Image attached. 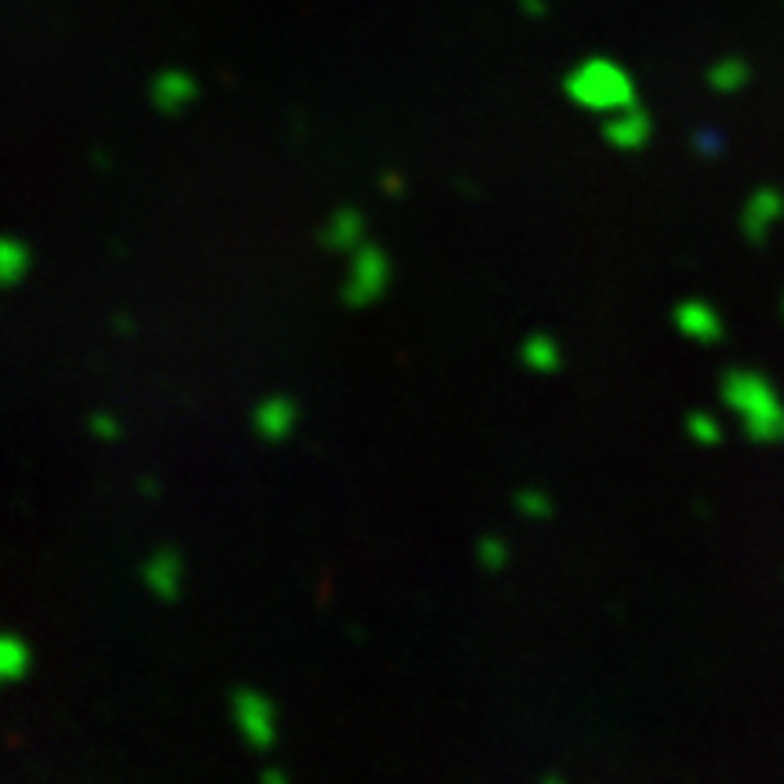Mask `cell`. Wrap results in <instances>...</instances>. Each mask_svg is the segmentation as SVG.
<instances>
[{
	"instance_id": "6da1fadb",
	"label": "cell",
	"mask_w": 784,
	"mask_h": 784,
	"mask_svg": "<svg viewBox=\"0 0 784 784\" xmlns=\"http://www.w3.org/2000/svg\"><path fill=\"white\" fill-rule=\"evenodd\" d=\"M719 396L733 418L741 422L748 439H755V444H781L784 439V400L770 385V378L733 367L723 374Z\"/></svg>"
},
{
	"instance_id": "7a4b0ae2",
	"label": "cell",
	"mask_w": 784,
	"mask_h": 784,
	"mask_svg": "<svg viewBox=\"0 0 784 784\" xmlns=\"http://www.w3.org/2000/svg\"><path fill=\"white\" fill-rule=\"evenodd\" d=\"M563 94L578 105V110H589L600 116L621 113L628 105L639 102V88H636L632 74H628L617 58H607V55L581 58V63L563 77Z\"/></svg>"
},
{
	"instance_id": "3957f363",
	"label": "cell",
	"mask_w": 784,
	"mask_h": 784,
	"mask_svg": "<svg viewBox=\"0 0 784 784\" xmlns=\"http://www.w3.org/2000/svg\"><path fill=\"white\" fill-rule=\"evenodd\" d=\"M349 258L346 280H341V302L349 309H367L385 299L392 283V261L378 244H360Z\"/></svg>"
},
{
	"instance_id": "277c9868",
	"label": "cell",
	"mask_w": 784,
	"mask_h": 784,
	"mask_svg": "<svg viewBox=\"0 0 784 784\" xmlns=\"http://www.w3.org/2000/svg\"><path fill=\"white\" fill-rule=\"evenodd\" d=\"M229 716L236 733L255 752H269L277 744V705L269 701V694L255 691V686H236L229 694Z\"/></svg>"
},
{
	"instance_id": "5b68a950",
	"label": "cell",
	"mask_w": 784,
	"mask_h": 784,
	"mask_svg": "<svg viewBox=\"0 0 784 784\" xmlns=\"http://www.w3.org/2000/svg\"><path fill=\"white\" fill-rule=\"evenodd\" d=\"M672 324L683 338L697 341V346H719L727 338V320L719 316L716 305L705 299H686L672 309Z\"/></svg>"
},
{
	"instance_id": "8992f818",
	"label": "cell",
	"mask_w": 784,
	"mask_h": 784,
	"mask_svg": "<svg viewBox=\"0 0 784 784\" xmlns=\"http://www.w3.org/2000/svg\"><path fill=\"white\" fill-rule=\"evenodd\" d=\"M653 138V121L643 105H628L621 113L603 116V142L617 153H639L647 149Z\"/></svg>"
},
{
	"instance_id": "52a82bcc",
	"label": "cell",
	"mask_w": 784,
	"mask_h": 784,
	"mask_svg": "<svg viewBox=\"0 0 784 784\" xmlns=\"http://www.w3.org/2000/svg\"><path fill=\"white\" fill-rule=\"evenodd\" d=\"M294 425H299V403L291 396H283V392H269V396H261L251 411V429L258 439H266V444H283V439H291Z\"/></svg>"
},
{
	"instance_id": "ba28073f",
	"label": "cell",
	"mask_w": 784,
	"mask_h": 784,
	"mask_svg": "<svg viewBox=\"0 0 784 784\" xmlns=\"http://www.w3.org/2000/svg\"><path fill=\"white\" fill-rule=\"evenodd\" d=\"M197 94H200L197 77L186 74V69H178V66L160 69V74L149 80V102H153V110L164 113V116L186 113L189 105L197 102Z\"/></svg>"
},
{
	"instance_id": "9c48e42d",
	"label": "cell",
	"mask_w": 784,
	"mask_h": 784,
	"mask_svg": "<svg viewBox=\"0 0 784 784\" xmlns=\"http://www.w3.org/2000/svg\"><path fill=\"white\" fill-rule=\"evenodd\" d=\"M182 578H186V567L178 549H157L142 563V585L160 603H175L182 596Z\"/></svg>"
},
{
	"instance_id": "30bf717a",
	"label": "cell",
	"mask_w": 784,
	"mask_h": 784,
	"mask_svg": "<svg viewBox=\"0 0 784 784\" xmlns=\"http://www.w3.org/2000/svg\"><path fill=\"white\" fill-rule=\"evenodd\" d=\"M363 233H367V222H363L360 211L349 208V204H341V208H335L324 219V225H320V233H316V240L324 244L327 251H335V255H352L356 247L367 240Z\"/></svg>"
},
{
	"instance_id": "8fae6325",
	"label": "cell",
	"mask_w": 784,
	"mask_h": 784,
	"mask_svg": "<svg viewBox=\"0 0 784 784\" xmlns=\"http://www.w3.org/2000/svg\"><path fill=\"white\" fill-rule=\"evenodd\" d=\"M784 219V197L777 189H755L752 197H748V204L741 211V229L748 240H766V233L774 229V225Z\"/></svg>"
},
{
	"instance_id": "7c38bea8",
	"label": "cell",
	"mask_w": 784,
	"mask_h": 784,
	"mask_svg": "<svg viewBox=\"0 0 784 784\" xmlns=\"http://www.w3.org/2000/svg\"><path fill=\"white\" fill-rule=\"evenodd\" d=\"M519 363L534 374L549 378L563 367V349L549 331H534V335H527L519 341Z\"/></svg>"
},
{
	"instance_id": "4fadbf2b",
	"label": "cell",
	"mask_w": 784,
	"mask_h": 784,
	"mask_svg": "<svg viewBox=\"0 0 784 784\" xmlns=\"http://www.w3.org/2000/svg\"><path fill=\"white\" fill-rule=\"evenodd\" d=\"M705 80L716 94H738V91L748 88V80H752V69H748L744 58L727 55V58H716V63L708 66Z\"/></svg>"
},
{
	"instance_id": "5bb4252c",
	"label": "cell",
	"mask_w": 784,
	"mask_h": 784,
	"mask_svg": "<svg viewBox=\"0 0 784 784\" xmlns=\"http://www.w3.org/2000/svg\"><path fill=\"white\" fill-rule=\"evenodd\" d=\"M30 669H33V650L26 639L15 632L0 636V680L19 683V680H26Z\"/></svg>"
},
{
	"instance_id": "9a60e30c",
	"label": "cell",
	"mask_w": 784,
	"mask_h": 784,
	"mask_svg": "<svg viewBox=\"0 0 784 784\" xmlns=\"http://www.w3.org/2000/svg\"><path fill=\"white\" fill-rule=\"evenodd\" d=\"M30 266H33L30 244L8 233L4 240H0V280H4V288H19V283L26 280Z\"/></svg>"
},
{
	"instance_id": "2e32d148",
	"label": "cell",
	"mask_w": 784,
	"mask_h": 784,
	"mask_svg": "<svg viewBox=\"0 0 784 784\" xmlns=\"http://www.w3.org/2000/svg\"><path fill=\"white\" fill-rule=\"evenodd\" d=\"M686 436L697 447H719L723 444V422L712 411H691L686 414Z\"/></svg>"
},
{
	"instance_id": "e0dca14e",
	"label": "cell",
	"mask_w": 784,
	"mask_h": 784,
	"mask_svg": "<svg viewBox=\"0 0 784 784\" xmlns=\"http://www.w3.org/2000/svg\"><path fill=\"white\" fill-rule=\"evenodd\" d=\"M516 513L534 523H545L556 516V502H552V494L541 491V486H523V491H516Z\"/></svg>"
},
{
	"instance_id": "ac0fdd59",
	"label": "cell",
	"mask_w": 784,
	"mask_h": 784,
	"mask_svg": "<svg viewBox=\"0 0 784 784\" xmlns=\"http://www.w3.org/2000/svg\"><path fill=\"white\" fill-rule=\"evenodd\" d=\"M477 563L486 570V574H497V570H505V563H508L505 538H497V534H483V538L477 541Z\"/></svg>"
},
{
	"instance_id": "d6986e66",
	"label": "cell",
	"mask_w": 784,
	"mask_h": 784,
	"mask_svg": "<svg viewBox=\"0 0 784 784\" xmlns=\"http://www.w3.org/2000/svg\"><path fill=\"white\" fill-rule=\"evenodd\" d=\"M88 433H91L94 439H102V444H116V439H121V433H124V425H121V418H116V414H110V411H94L91 418H88Z\"/></svg>"
},
{
	"instance_id": "ffe728a7",
	"label": "cell",
	"mask_w": 784,
	"mask_h": 784,
	"mask_svg": "<svg viewBox=\"0 0 784 784\" xmlns=\"http://www.w3.org/2000/svg\"><path fill=\"white\" fill-rule=\"evenodd\" d=\"M691 146H694V153H701V157H719V153H723V149H727V142H723V135H719V131H712V127H701V131H694Z\"/></svg>"
},
{
	"instance_id": "44dd1931",
	"label": "cell",
	"mask_w": 784,
	"mask_h": 784,
	"mask_svg": "<svg viewBox=\"0 0 784 784\" xmlns=\"http://www.w3.org/2000/svg\"><path fill=\"white\" fill-rule=\"evenodd\" d=\"M378 186H382V193H389V197H403V193H407V182H403L400 171H385L382 178H378Z\"/></svg>"
},
{
	"instance_id": "7402d4cb",
	"label": "cell",
	"mask_w": 784,
	"mask_h": 784,
	"mask_svg": "<svg viewBox=\"0 0 784 784\" xmlns=\"http://www.w3.org/2000/svg\"><path fill=\"white\" fill-rule=\"evenodd\" d=\"M519 11L530 19H545L549 15V4H545V0H519Z\"/></svg>"
},
{
	"instance_id": "603a6c76",
	"label": "cell",
	"mask_w": 784,
	"mask_h": 784,
	"mask_svg": "<svg viewBox=\"0 0 784 784\" xmlns=\"http://www.w3.org/2000/svg\"><path fill=\"white\" fill-rule=\"evenodd\" d=\"M258 784H291V777L283 774L280 766H266L261 770V777H258Z\"/></svg>"
},
{
	"instance_id": "cb8c5ba5",
	"label": "cell",
	"mask_w": 784,
	"mask_h": 784,
	"mask_svg": "<svg viewBox=\"0 0 784 784\" xmlns=\"http://www.w3.org/2000/svg\"><path fill=\"white\" fill-rule=\"evenodd\" d=\"M541 784H567V777H560V774H545Z\"/></svg>"
},
{
	"instance_id": "d4e9b609",
	"label": "cell",
	"mask_w": 784,
	"mask_h": 784,
	"mask_svg": "<svg viewBox=\"0 0 784 784\" xmlns=\"http://www.w3.org/2000/svg\"><path fill=\"white\" fill-rule=\"evenodd\" d=\"M138 486H142V491H149V497H157V483H153V480H142Z\"/></svg>"
}]
</instances>
